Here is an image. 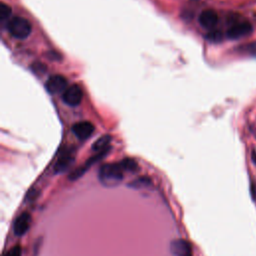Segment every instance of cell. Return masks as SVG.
Returning a JSON list of instances; mask_svg holds the SVG:
<instances>
[{
  "mask_svg": "<svg viewBox=\"0 0 256 256\" xmlns=\"http://www.w3.org/2000/svg\"><path fill=\"white\" fill-rule=\"evenodd\" d=\"M194 1H197V0H194Z\"/></svg>",
  "mask_w": 256,
  "mask_h": 256,
  "instance_id": "cell-19",
  "label": "cell"
},
{
  "mask_svg": "<svg viewBox=\"0 0 256 256\" xmlns=\"http://www.w3.org/2000/svg\"><path fill=\"white\" fill-rule=\"evenodd\" d=\"M251 196L254 200H256V185L255 183H251Z\"/></svg>",
  "mask_w": 256,
  "mask_h": 256,
  "instance_id": "cell-17",
  "label": "cell"
},
{
  "mask_svg": "<svg viewBox=\"0 0 256 256\" xmlns=\"http://www.w3.org/2000/svg\"><path fill=\"white\" fill-rule=\"evenodd\" d=\"M120 166L122 167L123 171H128V172H135L136 170L138 169V164L134 159L131 158H125L123 159L120 163Z\"/></svg>",
  "mask_w": 256,
  "mask_h": 256,
  "instance_id": "cell-13",
  "label": "cell"
},
{
  "mask_svg": "<svg viewBox=\"0 0 256 256\" xmlns=\"http://www.w3.org/2000/svg\"><path fill=\"white\" fill-rule=\"evenodd\" d=\"M98 178L101 184L105 187H115L123 179V169L120 164L107 163L99 168Z\"/></svg>",
  "mask_w": 256,
  "mask_h": 256,
  "instance_id": "cell-1",
  "label": "cell"
},
{
  "mask_svg": "<svg viewBox=\"0 0 256 256\" xmlns=\"http://www.w3.org/2000/svg\"><path fill=\"white\" fill-rule=\"evenodd\" d=\"M11 7L5 3L0 4V20H5L11 15Z\"/></svg>",
  "mask_w": 256,
  "mask_h": 256,
  "instance_id": "cell-14",
  "label": "cell"
},
{
  "mask_svg": "<svg viewBox=\"0 0 256 256\" xmlns=\"http://www.w3.org/2000/svg\"><path fill=\"white\" fill-rule=\"evenodd\" d=\"M152 181L148 177H139L137 179L133 180L132 182L129 183V187L134 189H142V188H147V187L151 186Z\"/></svg>",
  "mask_w": 256,
  "mask_h": 256,
  "instance_id": "cell-12",
  "label": "cell"
},
{
  "mask_svg": "<svg viewBox=\"0 0 256 256\" xmlns=\"http://www.w3.org/2000/svg\"><path fill=\"white\" fill-rule=\"evenodd\" d=\"M253 28L250 22L243 21L238 22L232 25L227 31V37L229 39H239L241 37L247 36L252 32Z\"/></svg>",
  "mask_w": 256,
  "mask_h": 256,
  "instance_id": "cell-5",
  "label": "cell"
},
{
  "mask_svg": "<svg viewBox=\"0 0 256 256\" xmlns=\"http://www.w3.org/2000/svg\"><path fill=\"white\" fill-rule=\"evenodd\" d=\"M170 250L174 256H193L190 243L184 239L173 240L170 244Z\"/></svg>",
  "mask_w": 256,
  "mask_h": 256,
  "instance_id": "cell-7",
  "label": "cell"
},
{
  "mask_svg": "<svg viewBox=\"0 0 256 256\" xmlns=\"http://www.w3.org/2000/svg\"><path fill=\"white\" fill-rule=\"evenodd\" d=\"M82 98H83L82 89L78 86L77 84H74V85H72V86L68 87L64 91L63 96H62L64 103L68 106H71V107L79 105L81 103Z\"/></svg>",
  "mask_w": 256,
  "mask_h": 256,
  "instance_id": "cell-3",
  "label": "cell"
},
{
  "mask_svg": "<svg viewBox=\"0 0 256 256\" xmlns=\"http://www.w3.org/2000/svg\"><path fill=\"white\" fill-rule=\"evenodd\" d=\"M206 38L212 42H218L222 39V33L218 30H213L207 34Z\"/></svg>",
  "mask_w": 256,
  "mask_h": 256,
  "instance_id": "cell-15",
  "label": "cell"
},
{
  "mask_svg": "<svg viewBox=\"0 0 256 256\" xmlns=\"http://www.w3.org/2000/svg\"><path fill=\"white\" fill-rule=\"evenodd\" d=\"M30 223H31L30 214L28 212H23L15 220L14 226H13L14 234L16 236L24 235L28 231V229L30 227Z\"/></svg>",
  "mask_w": 256,
  "mask_h": 256,
  "instance_id": "cell-8",
  "label": "cell"
},
{
  "mask_svg": "<svg viewBox=\"0 0 256 256\" xmlns=\"http://www.w3.org/2000/svg\"><path fill=\"white\" fill-rule=\"evenodd\" d=\"M74 161V158L73 156L70 154V153H64V154H62L56 164H55V167H54V171L55 173H62L64 172L65 170H67L68 168L70 167V165L73 163Z\"/></svg>",
  "mask_w": 256,
  "mask_h": 256,
  "instance_id": "cell-10",
  "label": "cell"
},
{
  "mask_svg": "<svg viewBox=\"0 0 256 256\" xmlns=\"http://www.w3.org/2000/svg\"><path fill=\"white\" fill-rule=\"evenodd\" d=\"M67 79L62 75H52L45 83V89L50 94H58L65 91L67 88Z\"/></svg>",
  "mask_w": 256,
  "mask_h": 256,
  "instance_id": "cell-4",
  "label": "cell"
},
{
  "mask_svg": "<svg viewBox=\"0 0 256 256\" xmlns=\"http://www.w3.org/2000/svg\"><path fill=\"white\" fill-rule=\"evenodd\" d=\"M21 254H22L21 247L19 245H16L13 246L9 251H7L5 256H21Z\"/></svg>",
  "mask_w": 256,
  "mask_h": 256,
  "instance_id": "cell-16",
  "label": "cell"
},
{
  "mask_svg": "<svg viewBox=\"0 0 256 256\" xmlns=\"http://www.w3.org/2000/svg\"><path fill=\"white\" fill-rule=\"evenodd\" d=\"M199 23L203 28L212 29L218 23V15L214 10H204L199 15Z\"/></svg>",
  "mask_w": 256,
  "mask_h": 256,
  "instance_id": "cell-9",
  "label": "cell"
},
{
  "mask_svg": "<svg viewBox=\"0 0 256 256\" xmlns=\"http://www.w3.org/2000/svg\"><path fill=\"white\" fill-rule=\"evenodd\" d=\"M111 141V136L110 135H103L98 138L93 144H92V150L98 152H102L104 150L109 149V143Z\"/></svg>",
  "mask_w": 256,
  "mask_h": 256,
  "instance_id": "cell-11",
  "label": "cell"
},
{
  "mask_svg": "<svg viewBox=\"0 0 256 256\" xmlns=\"http://www.w3.org/2000/svg\"><path fill=\"white\" fill-rule=\"evenodd\" d=\"M251 158H252V161L254 162V164L256 165V152H255V151H252V154H251Z\"/></svg>",
  "mask_w": 256,
  "mask_h": 256,
  "instance_id": "cell-18",
  "label": "cell"
},
{
  "mask_svg": "<svg viewBox=\"0 0 256 256\" xmlns=\"http://www.w3.org/2000/svg\"><path fill=\"white\" fill-rule=\"evenodd\" d=\"M72 132L78 139L85 140L89 138L94 132V126L89 121H80L72 126Z\"/></svg>",
  "mask_w": 256,
  "mask_h": 256,
  "instance_id": "cell-6",
  "label": "cell"
},
{
  "mask_svg": "<svg viewBox=\"0 0 256 256\" xmlns=\"http://www.w3.org/2000/svg\"><path fill=\"white\" fill-rule=\"evenodd\" d=\"M7 27L9 33L17 39L27 38L30 35L32 30L30 22L20 16L13 17L11 20H9Z\"/></svg>",
  "mask_w": 256,
  "mask_h": 256,
  "instance_id": "cell-2",
  "label": "cell"
}]
</instances>
